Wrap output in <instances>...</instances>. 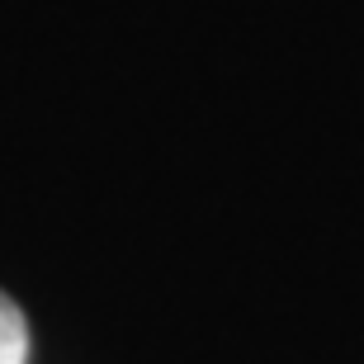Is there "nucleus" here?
<instances>
[{"label": "nucleus", "instance_id": "nucleus-1", "mask_svg": "<svg viewBox=\"0 0 364 364\" xmlns=\"http://www.w3.org/2000/svg\"><path fill=\"white\" fill-rule=\"evenodd\" d=\"M0 364H28V322L10 294H0Z\"/></svg>", "mask_w": 364, "mask_h": 364}]
</instances>
